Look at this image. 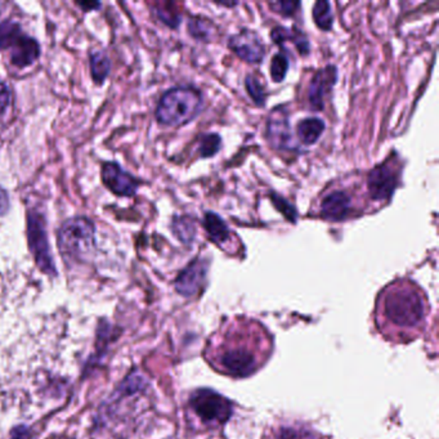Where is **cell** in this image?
Returning a JSON list of instances; mask_svg holds the SVG:
<instances>
[{"instance_id": "cell-1", "label": "cell", "mask_w": 439, "mask_h": 439, "mask_svg": "<svg viewBox=\"0 0 439 439\" xmlns=\"http://www.w3.org/2000/svg\"><path fill=\"white\" fill-rule=\"evenodd\" d=\"M272 352V335L259 321L234 317L226 320L209 337L204 358L218 374L242 379L261 370Z\"/></svg>"}, {"instance_id": "cell-2", "label": "cell", "mask_w": 439, "mask_h": 439, "mask_svg": "<svg viewBox=\"0 0 439 439\" xmlns=\"http://www.w3.org/2000/svg\"><path fill=\"white\" fill-rule=\"evenodd\" d=\"M428 317V303L418 286L399 281L385 288L379 298L375 325L385 340L411 343L423 334Z\"/></svg>"}, {"instance_id": "cell-3", "label": "cell", "mask_w": 439, "mask_h": 439, "mask_svg": "<svg viewBox=\"0 0 439 439\" xmlns=\"http://www.w3.org/2000/svg\"><path fill=\"white\" fill-rule=\"evenodd\" d=\"M204 98L201 90L185 85L166 90L160 98L156 109V119L168 126H182L199 116L202 110Z\"/></svg>"}, {"instance_id": "cell-4", "label": "cell", "mask_w": 439, "mask_h": 439, "mask_svg": "<svg viewBox=\"0 0 439 439\" xmlns=\"http://www.w3.org/2000/svg\"><path fill=\"white\" fill-rule=\"evenodd\" d=\"M193 415L204 428H220L232 415L231 402L217 391L197 389L188 401Z\"/></svg>"}, {"instance_id": "cell-5", "label": "cell", "mask_w": 439, "mask_h": 439, "mask_svg": "<svg viewBox=\"0 0 439 439\" xmlns=\"http://www.w3.org/2000/svg\"><path fill=\"white\" fill-rule=\"evenodd\" d=\"M96 228L87 218L66 220L58 231V245L63 254L82 256L93 250Z\"/></svg>"}, {"instance_id": "cell-6", "label": "cell", "mask_w": 439, "mask_h": 439, "mask_svg": "<svg viewBox=\"0 0 439 439\" xmlns=\"http://www.w3.org/2000/svg\"><path fill=\"white\" fill-rule=\"evenodd\" d=\"M28 236L30 250L34 255L35 261L44 273L55 275V263L49 251L48 240L45 234V224L41 214L31 212L28 218Z\"/></svg>"}, {"instance_id": "cell-7", "label": "cell", "mask_w": 439, "mask_h": 439, "mask_svg": "<svg viewBox=\"0 0 439 439\" xmlns=\"http://www.w3.org/2000/svg\"><path fill=\"white\" fill-rule=\"evenodd\" d=\"M266 138L272 148L278 151H294L296 142L291 133L288 111L286 106H278L271 111L267 119Z\"/></svg>"}, {"instance_id": "cell-8", "label": "cell", "mask_w": 439, "mask_h": 439, "mask_svg": "<svg viewBox=\"0 0 439 439\" xmlns=\"http://www.w3.org/2000/svg\"><path fill=\"white\" fill-rule=\"evenodd\" d=\"M228 47L242 61L258 65L266 57V45L254 30L241 28L237 34L231 35Z\"/></svg>"}, {"instance_id": "cell-9", "label": "cell", "mask_w": 439, "mask_h": 439, "mask_svg": "<svg viewBox=\"0 0 439 439\" xmlns=\"http://www.w3.org/2000/svg\"><path fill=\"white\" fill-rule=\"evenodd\" d=\"M399 187V174L389 163L375 166L367 175V188L370 197L375 201L391 199Z\"/></svg>"}, {"instance_id": "cell-10", "label": "cell", "mask_w": 439, "mask_h": 439, "mask_svg": "<svg viewBox=\"0 0 439 439\" xmlns=\"http://www.w3.org/2000/svg\"><path fill=\"white\" fill-rule=\"evenodd\" d=\"M337 69L334 65H329L323 69L318 70L312 77L308 87V101L310 109L313 111H321L325 107V96L337 84Z\"/></svg>"}, {"instance_id": "cell-11", "label": "cell", "mask_w": 439, "mask_h": 439, "mask_svg": "<svg viewBox=\"0 0 439 439\" xmlns=\"http://www.w3.org/2000/svg\"><path fill=\"white\" fill-rule=\"evenodd\" d=\"M102 180L110 191L116 193L119 196L131 197L137 193V180L115 163H107L103 165Z\"/></svg>"}, {"instance_id": "cell-12", "label": "cell", "mask_w": 439, "mask_h": 439, "mask_svg": "<svg viewBox=\"0 0 439 439\" xmlns=\"http://www.w3.org/2000/svg\"><path fill=\"white\" fill-rule=\"evenodd\" d=\"M207 273V263L201 258L191 261L175 281V288L180 296H193L202 288Z\"/></svg>"}, {"instance_id": "cell-13", "label": "cell", "mask_w": 439, "mask_h": 439, "mask_svg": "<svg viewBox=\"0 0 439 439\" xmlns=\"http://www.w3.org/2000/svg\"><path fill=\"white\" fill-rule=\"evenodd\" d=\"M352 199L344 191H334L326 195L321 202V215L330 222L344 220L350 212Z\"/></svg>"}, {"instance_id": "cell-14", "label": "cell", "mask_w": 439, "mask_h": 439, "mask_svg": "<svg viewBox=\"0 0 439 439\" xmlns=\"http://www.w3.org/2000/svg\"><path fill=\"white\" fill-rule=\"evenodd\" d=\"M263 439H323V437L304 424L277 423L268 428Z\"/></svg>"}, {"instance_id": "cell-15", "label": "cell", "mask_w": 439, "mask_h": 439, "mask_svg": "<svg viewBox=\"0 0 439 439\" xmlns=\"http://www.w3.org/2000/svg\"><path fill=\"white\" fill-rule=\"evenodd\" d=\"M39 55L40 48L36 40L22 34L12 45L11 61L18 67H28L31 63H34Z\"/></svg>"}, {"instance_id": "cell-16", "label": "cell", "mask_w": 439, "mask_h": 439, "mask_svg": "<svg viewBox=\"0 0 439 439\" xmlns=\"http://www.w3.org/2000/svg\"><path fill=\"white\" fill-rule=\"evenodd\" d=\"M326 124L320 117H305L296 125V134L299 141L305 146L316 143L325 131Z\"/></svg>"}, {"instance_id": "cell-17", "label": "cell", "mask_w": 439, "mask_h": 439, "mask_svg": "<svg viewBox=\"0 0 439 439\" xmlns=\"http://www.w3.org/2000/svg\"><path fill=\"white\" fill-rule=\"evenodd\" d=\"M202 224L205 228L206 234H209L210 240L215 244L222 245L229 240V228L227 226L226 222L220 218V215L213 212H206L204 215Z\"/></svg>"}, {"instance_id": "cell-18", "label": "cell", "mask_w": 439, "mask_h": 439, "mask_svg": "<svg viewBox=\"0 0 439 439\" xmlns=\"http://www.w3.org/2000/svg\"><path fill=\"white\" fill-rule=\"evenodd\" d=\"M172 231L180 242H183L185 245H191L196 239L197 227H196V222L191 217H187V215L174 217L172 222Z\"/></svg>"}, {"instance_id": "cell-19", "label": "cell", "mask_w": 439, "mask_h": 439, "mask_svg": "<svg viewBox=\"0 0 439 439\" xmlns=\"http://www.w3.org/2000/svg\"><path fill=\"white\" fill-rule=\"evenodd\" d=\"M188 33L196 40L210 41L215 33V25L205 17H191L188 21Z\"/></svg>"}, {"instance_id": "cell-20", "label": "cell", "mask_w": 439, "mask_h": 439, "mask_svg": "<svg viewBox=\"0 0 439 439\" xmlns=\"http://www.w3.org/2000/svg\"><path fill=\"white\" fill-rule=\"evenodd\" d=\"M313 20L317 25V28H321L323 31H330L334 25V13L332 8L329 1L320 0L313 6Z\"/></svg>"}, {"instance_id": "cell-21", "label": "cell", "mask_w": 439, "mask_h": 439, "mask_svg": "<svg viewBox=\"0 0 439 439\" xmlns=\"http://www.w3.org/2000/svg\"><path fill=\"white\" fill-rule=\"evenodd\" d=\"M90 70L97 82H102L110 71V60L103 52H94L90 55Z\"/></svg>"}, {"instance_id": "cell-22", "label": "cell", "mask_w": 439, "mask_h": 439, "mask_svg": "<svg viewBox=\"0 0 439 439\" xmlns=\"http://www.w3.org/2000/svg\"><path fill=\"white\" fill-rule=\"evenodd\" d=\"M288 69H290V60H288V53L281 50L280 53L272 57L269 70H271V77H272L273 82H283L285 77L288 75Z\"/></svg>"}, {"instance_id": "cell-23", "label": "cell", "mask_w": 439, "mask_h": 439, "mask_svg": "<svg viewBox=\"0 0 439 439\" xmlns=\"http://www.w3.org/2000/svg\"><path fill=\"white\" fill-rule=\"evenodd\" d=\"M222 148V138L217 133H206L200 141L199 153L202 158H213Z\"/></svg>"}, {"instance_id": "cell-24", "label": "cell", "mask_w": 439, "mask_h": 439, "mask_svg": "<svg viewBox=\"0 0 439 439\" xmlns=\"http://www.w3.org/2000/svg\"><path fill=\"white\" fill-rule=\"evenodd\" d=\"M21 28L14 22L0 23V50L12 48L14 43L21 36Z\"/></svg>"}, {"instance_id": "cell-25", "label": "cell", "mask_w": 439, "mask_h": 439, "mask_svg": "<svg viewBox=\"0 0 439 439\" xmlns=\"http://www.w3.org/2000/svg\"><path fill=\"white\" fill-rule=\"evenodd\" d=\"M245 87H246L249 96L253 99V102L258 107H263L266 104L267 97H266V92H264V88H263L261 82L254 75H247L246 79H245Z\"/></svg>"}, {"instance_id": "cell-26", "label": "cell", "mask_w": 439, "mask_h": 439, "mask_svg": "<svg viewBox=\"0 0 439 439\" xmlns=\"http://www.w3.org/2000/svg\"><path fill=\"white\" fill-rule=\"evenodd\" d=\"M269 199L273 202L276 209H277L288 222L296 223V220H298V212H296V207L288 202V200L283 199L278 193H271Z\"/></svg>"}, {"instance_id": "cell-27", "label": "cell", "mask_w": 439, "mask_h": 439, "mask_svg": "<svg viewBox=\"0 0 439 439\" xmlns=\"http://www.w3.org/2000/svg\"><path fill=\"white\" fill-rule=\"evenodd\" d=\"M269 7L276 13L281 14L282 17H291L300 7V3L299 1H275V3H269Z\"/></svg>"}, {"instance_id": "cell-28", "label": "cell", "mask_w": 439, "mask_h": 439, "mask_svg": "<svg viewBox=\"0 0 439 439\" xmlns=\"http://www.w3.org/2000/svg\"><path fill=\"white\" fill-rule=\"evenodd\" d=\"M294 34H296V26L291 28L277 26V28H273V30L271 31V39H272L276 44H282L283 41H293V39H294Z\"/></svg>"}, {"instance_id": "cell-29", "label": "cell", "mask_w": 439, "mask_h": 439, "mask_svg": "<svg viewBox=\"0 0 439 439\" xmlns=\"http://www.w3.org/2000/svg\"><path fill=\"white\" fill-rule=\"evenodd\" d=\"M142 385H143V380L139 376V375H134L131 374L129 375L126 380L124 381L123 384L120 385V389L119 391H123V393H134L139 389H142Z\"/></svg>"}, {"instance_id": "cell-30", "label": "cell", "mask_w": 439, "mask_h": 439, "mask_svg": "<svg viewBox=\"0 0 439 439\" xmlns=\"http://www.w3.org/2000/svg\"><path fill=\"white\" fill-rule=\"evenodd\" d=\"M11 101V92L4 82H0V114L7 109Z\"/></svg>"}, {"instance_id": "cell-31", "label": "cell", "mask_w": 439, "mask_h": 439, "mask_svg": "<svg viewBox=\"0 0 439 439\" xmlns=\"http://www.w3.org/2000/svg\"><path fill=\"white\" fill-rule=\"evenodd\" d=\"M8 209H9V199L7 193L0 187V215L7 213Z\"/></svg>"}, {"instance_id": "cell-32", "label": "cell", "mask_w": 439, "mask_h": 439, "mask_svg": "<svg viewBox=\"0 0 439 439\" xmlns=\"http://www.w3.org/2000/svg\"><path fill=\"white\" fill-rule=\"evenodd\" d=\"M28 429L25 426H18L12 430V439H25L28 437Z\"/></svg>"}, {"instance_id": "cell-33", "label": "cell", "mask_w": 439, "mask_h": 439, "mask_svg": "<svg viewBox=\"0 0 439 439\" xmlns=\"http://www.w3.org/2000/svg\"><path fill=\"white\" fill-rule=\"evenodd\" d=\"M215 4H218V6H224V7H234V6H237L239 3H218V1H215Z\"/></svg>"}]
</instances>
